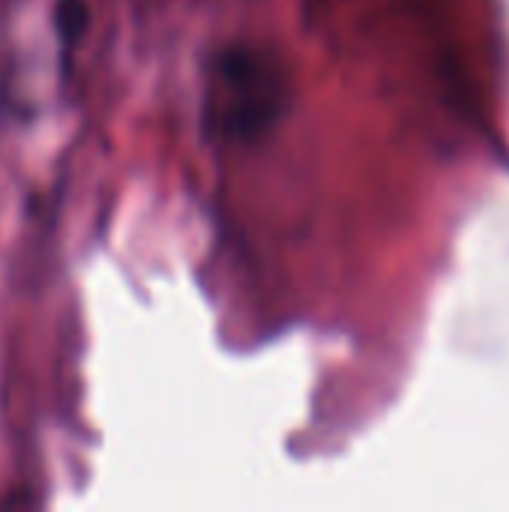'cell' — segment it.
I'll return each mask as SVG.
<instances>
[{
  "label": "cell",
  "mask_w": 509,
  "mask_h": 512,
  "mask_svg": "<svg viewBox=\"0 0 509 512\" xmlns=\"http://www.w3.org/2000/svg\"><path fill=\"white\" fill-rule=\"evenodd\" d=\"M213 123L222 138L255 141L285 111V81L273 57L249 45L225 48L213 63Z\"/></svg>",
  "instance_id": "cell-1"
}]
</instances>
